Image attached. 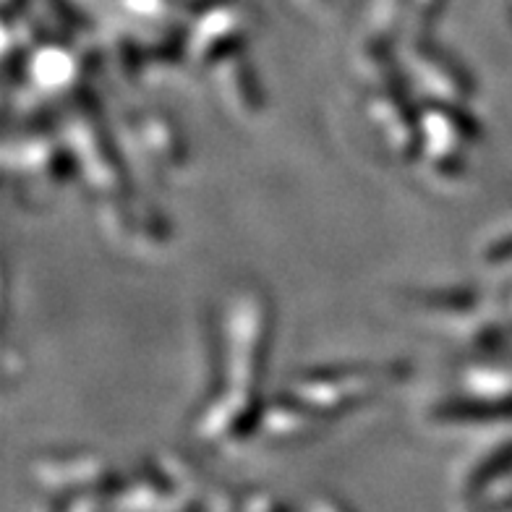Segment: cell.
I'll return each mask as SVG.
<instances>
[{"label": "cell", "mask_w": 512, "mask_h": 512, "mask_svg": "<svg viewBox=\"0 0 512 512\" xmlns=\"http://www.w3.org/2000/svg\"><path fill=\"white\" fill-rule=\"evenodd\" d=\"M371 390V377L366 371H330L311 374L296 384V398L306 403L324 405V411H343L348 405L366 398Z\"/></svg>", "instance_id": "1"}]
</instances>
